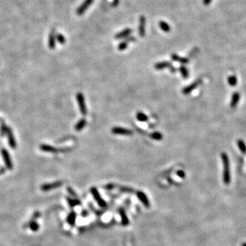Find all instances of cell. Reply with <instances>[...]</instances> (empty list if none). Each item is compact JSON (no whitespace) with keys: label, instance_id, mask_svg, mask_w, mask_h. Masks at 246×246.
<instances>
[{"label":"cell","instance_id":"1","mask_svg":"<svg viewBox=\"0 0 246 246\" xmlns=\"http://www.w3.org/2000/svg\"><path fill=\"white\" fill-rule=\"evenodd\" d=\"M222 159L223 161L224 167V182L228 183L230 180V172H229V160L227 155L226 153H222Z\"/></svg>","mask_w":246,"mask_h":246},{"label":"cell","instance_id":"2","mask_svg":"<svg viewBox=\"0 0 246 246\" xmlns=\"http://www.w3.org/2000/svg\"><path fill=\"white\" fill-rule=\"evenodd\" d=\"M76 98L77 100L78 104H79L80 112L81 113L82 115L85 116L87 114V109L86 106H85L84 96H83V94L81 92H79L76 95Z\"/></svg>","mask_w":246,"mask_h":246},{"label":"cell","instance_id":"3","mask_svg":"<svg viewBox=\"0 0 246 246\" xmlns=\"http://www.w3.org/2000/svg\"><path fill=\"white\" fill-rule=\"evenodd\" d=\"M1 155L3 157V161L5 162V166H6V167L8 169H12L13 168V165H12V160H11V158L10 157V155H9V153L8 152V150H7L6 149L2 148L1 150Z\"/></svg>","mask_w":246,"mask_h":246},{"label":"cell","instance_id":"4","mask_svg":"<svg viewBox=\"0 0 246 246\" xmlns=\"http://www.w3.org/2000/svg\"><path fill=\"white\" fill-rule=\"evenodd\" d=\"M94 1V0H84L83 3H81V5L77 8L76 12L78 15H81L85 12V10L90 7V5L92 4Z\"/></svg>","mask_w":246,"mask_h":246},{"label":"cell","instance_id":"5","mask_svg":"<svg viewBox=\"0 0 246 246\" xmlns=\"http://www.w3.org/2000/svg\"><path fill=\"white\" fill-rule=\"evenodd\" d=\"M112 134L116 135H123V136H131L133 135V131L129 129L123 128V127H114L112 129Z\"/></svg>","mask_w":246,"mask_h":246},{"label":"cell","instance_id":"6","mask_svg":"<svg viewBox=\"0 0 246 246\" xmlns=\"http://www.w3.org/2000/svg\"><path fill=\"white\" fill-rule=\"evenodd\" d=\"M201 82H202L201 79H198L196 80V81H195L194 83H191V84L189 85L188 86L185 87L183 90V94H185V95H187V94H190V93L192 92L194 89H196V87H198L200 83H201Z\"/></svg>","mask_w":246,"mask_h":246},{"label":"cell","instance_id":"7","mask_svg":"<svg viewBox=\"0 0 246 246\" xmlns=\"http://www.w3.org/2000/svg\"><path fill=\"white\" fill-rule=\"evenodd\" d=\"M146 18L144 16H140L139 20V27H138V32L139 35L141 37H144L146 34Z\"/></svg>","mask_w":246,"mask_h":246},{"label":"cell","instance_id":"8","mask_svg":"<svg viewBox=\"0 0 246 246\" xmlns=\"http://www.w3.org/2000/svg\"><path fill=\"white\" fill-rule=\"evenodd\" d=\"M6 135L8 136V144H9V145H10V146L13 149L16 148V142L15 138H14V135H13V133H12V129H11L9 127H8V129H7Z\"/></svg>","mask_w":246,"mask_h":246},{"label":"cell","instance_id":"9","mask_svg":"<svg viewBox=\"0 0 246 246\" xmlns=\"http://www.w3.org/2000/svg\"><path fill=\"white\" fill-rule=\"evenodd\" d=\"M62 185V183L60 181H57L55 182V183H47V184H44L41 186V189L43 191H47L51 190V189L58 188Z\"/></svg>","mask_w":246,"mask_h":246},{"label":"cell","instance_id":"10","mask_svg":"<svg viewBox=\"0 0 246 246\" xmlns=\"http://www.w3.org/2000/svg\"><path fill=\"white\" fill-rule=\"evenodd\" d=\"M133 32V30L131 28H127L123 30L121 32H118V34H116L115 35V38L116 40H120V39H124V38H127L128 36L130 35L131 33Z\"/></svg>","mask_w":246,"mask_h":246},{"label":"cell","instance_id":"11","mask_svg":"<svg viewBox=\"0 0 246 246\" xmlns=\"http://www.w3.org/2000/svg\"><path fill=\"white\" fill-rule=\"evenodd\" d=\"M40 149L42 151L47 152H52V153H57L59 151H62V150L52 146L51 145L48 144H41L40 146Z\"/></svg>","mask_w":246,"mask_h":246},{"label":"cell","instance_id":"12","mask_svg":"<svg viewBox=\"0 0 246 246\" xmlns=\"http://www.w3.org/2000/svg\"><path fill=\"white\" fill-rule=\"evenodd\" d=\"M172 66V63L169 62H161L157 63L155 65V68L156 70H162V69L166 68H170Z\"/></svg>","mask_w":246,"mask_h":246},{"label":"cell","instance_id":"13","mask_svg":"<svg viewBox=\"0 0 246 246\" xmlns=\"http://www.w3.org/2000/svg\"><path fill=\"white\" fill-rule=\"evenodd\" d=\"M171 58H172V60H174L175 62H178L182 64H186L189 62L188 59H187V58H185L180 57V56H178L177 54H172Z\"/></svg>","mask_w":246,"mask_h":246},{"label":"cell","instance_id":"14","mask_svg":"<svg viewBox=\"0 0 246 246\" xmlns=\"http://www.w3.org/2000/svg\"><path fill=\"white\" fill-rule=\"evenodd\" d=\"M56 34H55L54 31H52L51 33V35L49 36V47L51 49H54L56 47Z\"/></svg>","mask_w":246,"mask_h":246},{"label":"cell","instance_id":"15","mask_svg":"<svg viewBox=\"0 0 246 246\" xmlns=\"http://www.w3.org/2000/svg\"><path fill=\"white\" fill-rule=\"evenodd\" d=\"M85 125H86V120H85V118H81L75 125V129L77 131H79L84 128Z\"/></svg>","mask_w":246,"mask_h":246},{"label":"cell","instance_id":"16","mask_svg":"<svg viewBox=\"0 0 246 246\" xmlns=\"http://www.w3.org/2000/svg\"><path fill=\"white\" fill-rule=\"evenodd\" d=\"M239 98H240L239 94L238 92H234V94L232 95V101H231V103H230V107H232V108L237 106L239 101Z\"/></svg>","mask_w":246,"mask_h":246},{"label":"cell","instance_id":"17","mask_svg":"<svg viewBox=\"0 0 246 246\" xmlns=\"http://www.w3.org/2000/svg\"><path fill=\"white\" fill-rule=\"evenodd\" d=\"M0 121H1V124H0V135L1 136H4L6 134V131L8 127L6 125V124L3 120L1 119Z\"/></svg>","mask_w":246,"mask_h":246},{"label":"cell","instance_id":"18","mask_svg":"<svg viewBox=\"0 0 246 246\" xmlns=\"http://www.w3.org/2000/svg\"><path fill=\"white\" fill-rule=\"evenodd\" d=\"M159 27L161 29V30H163V32H169L171 30L169 25L167 24L166 22L163 21H160L159 23Z\"/></svg>","mask_w":246,"mask_h":246},{"label":"cell","instance_id":"19","mask_svg":"<svg viewBox=\"0 0 246 246\" xmlns=\"http://www.w3.org/2000/svg\"><path fill=\"white\" fill-rule=\"evenodd\" d=\"M136 118L140 122H146L148 120V117L142 112H138L136 114Z\"/></svg>","mask_w":246,"mask_h":246},{"label":"cell","instance_id":"20","mask_svg":"<svg viewBox=\"0 0 246 246\" xmlns=\"http://www.w3.org/2000/svg\"><path fill=\"white\" fill-rule=\"evenodd\" d=\"M150 138H152V139L155 140H157V141H160V140L163 139V136H162V134L160 132H157V131L152 133V134H150Z\"/></svg>","mask_w":246,"mask_h":246},{"label":"cell","instance_id":"21","mask_svg":"<svg viewBox=\"0 0 246 246\" xmlns=\"http://www.w3.org/2000/svg\"><path fill=\"white\" fill-rule=\"evenodd\" d=\"M179 70H180V73H181L182 76H183V77L184 78V79H187V78L188 77H189V71L185 66H180L179 68Z\"/></svg>","mask_w":246,"mask_h":246},{"label":"cell","instance_id":"22","mask_svg":"<svg viewBox=\"0 0 246 246\" xmlns=\"http://www.w3.org/2000/svg\"><path fill=\"white\" fill-rule=\"evenodd\" d=\"M128 43H129V42L127 41H126V40H125V41H122L118 46V50L119 51L125 50V49L127 48V47H128Z\"/></svg>","mask_w":246,"mask_h":246},{"label":"cell","instance_id":"23","mask_svg":"<svg viewBox=\"0 0 246 246\" xmlns=\"http://www.w3.org/2000/svg\"><path fill=\"white\" fill-rule=\"evenodd\" d=\"M238 146L242 152H246V146L245 144V143H244L242 140H239L238 141Z\"/></svg>","mask_w":246,"mask_h":246},{"label":"cell","instance_id":"24","mask_svg":"<svg viewBox=\"0 0 246 246\" xmlns=\"http://www.w3.org/2000/svg\"><path fill=\"white\" fill-rule=\"evenodd\" d=\"M228 83L230 85H235L237 84V78L235 77L234 76H230L228 77Z\"/></svg>","mask_w":246,"mask_h":246},{"label":"cell","instance_id":"25","mask_svg":"<svg viewBox=\"0 0 246 246\" xmlns=\"http://www.w3.org/2000/svg\"><path fill=\"white\" fill-rule=\"evenodd\" d=\"M30 228L33 231H37L39 228V225L36 222H32L30 224Z\"/></svg>","mask_w":246,"mask_h":246},{"label":"cell","instance_id":"26","mask_svg":"<svg viewBox=\"0 0 246 246\" xmlns=\"http://www.w3.org/2000/svg\"><path fill=\"white\" fill-rule=\"evenodd\" d=\"M56 39H57V41L59 42L60 44H62V45H64V44L66 42V39L64 38V36L63 35H62V34H58L57 36H56Z\"/></svg>","mask_w":246,"mask_h":246},{"label":"cell","instance_id":"27","mask_svg":"<svg viewBox=\"0 0 246 246\" xmlns=\"http://www.w3.org/2000/svg\"><path fill=\"white\" fill-rule=\"evenodd\" d=\"M119 0H114V1H113V3H112V5L114 7H116L117 6V5H118V3H119Z\"/></svg>","mask_w":246,"mask_h":246},{"label":"cell","instance_id":"28","mask_svg":"<svg viewBox=\"0 0 246 246\" xmlns=\"http://www.w3.org/2000/svg\"><path fill=\"white\" fill-rule=\"evenodd\" d=\"M211 1H212V0H203V3L205 5H207L211 2Z\"/></svg>","mask_w":246,"mask_h":246},{"label":"cell","instance_id":"29","mask_svg":"<svg viewBox=\"0 0 246 246\" xmlns=\"http://www.w3.org/2000/svg\"><path fill=\"white\" fill-rule=\"evenodd\" d=\"M0 120H1V119H0Z\"/></svg>","mask_w":246,"mask_h":246}]
</instances>
